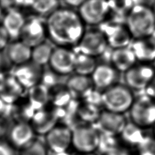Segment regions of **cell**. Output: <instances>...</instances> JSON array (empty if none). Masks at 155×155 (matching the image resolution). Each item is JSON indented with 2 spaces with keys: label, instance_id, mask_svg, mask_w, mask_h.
Segmentation results:
<instances>
[{
  "label": "cell",
  "instance_id": "6da1fadb",
  "mask_svg": "<svg viewBox=\"0 0 155 155\" xmlns=\"http://www.w3.org/2000/svg\"><path fill=\"white\" fill-rule=\"evenodd\" d=\"M45 23L48 38L55 47H76L86 30L78 12L68 7L59 8Z\"/></svg>",
  "mask_w": 155,
  "mask_h": 155
},
{
  "label": "cell",
  "instance_id": "7a4b0ae2",
  "mask_svg": "<svg viewBox=\"0 0 155 155\" xmlns=\"http://www.w3.org/2000/svg\"><path fill=\"white\" fill-rule=\"evenodd\" d=\"M124 23L133 39L150 36L155 31V16L150 6L144 3H135Z\"/></svg>",
  "mask_w": 155,
  "mask_h": 155
},
{
  "label": "cell",
  "instance_id": "3957f363",
  "mask_svg": "<svg viewBox=\"0 0 155 155\" xmlns=\"http://www.w3.org/2000/svg\"><path fill=\"white\" fill-rule=\"evenodd\" d=\"M102 98L104 109L124 114L129 111L135 96L134 92L124 84L117 83L103 91Z\"/></svg>",
  "mask_w": 155,
  "mask_h": 155
},
{
  "label": "cell",
  "instance_id": "277c9868",
  "mask_svg": "<svg viewBox=\"0 0 155 155\" xmlns=\"http://www.w3.org/2000/svg\"><path fill=\"white\" fill-rule=\"evenodd\" d=\"M111 49L130 47L133 37L124 21L109 17L99 26Z\"/></svg>",
  "mask_w": 155,
  "mask_h": 155
},
{
  "label": "cell",
  "instance_id": "5b68a950",
  "mask_svg": "<svg viewBox=\"0 0 155 155\" xmlns=\"http://www.w3.org/2000/svg\"><path fill=\"white\" fill-rule=\"evenodd\" d=\"M101 133L92 124H81L72 129V146L79 153H94L98 148Z\"/></svg>",
  "mask_w": 155,
  "mask_h": 155
},
{
  "label": "cell",
  "instance_id": "8992f818",
  "mask_svg": "<svg viewBox=\"0 0 155 155\" xmlns=\"http://www.w3.org/2000/svg\"><path fill=\"white\" fill-rule=\"evenodd\" d=\"M130 120L141 129L154 127L155 124V100L146 94L135 99L129 110Z\"/></svg>",
  "mask_w": 155,
  "mask_h": 155
},
{
  "label": "cell",
  "instance_id": "52a82bcc",
  "mask_svg": "<svg viewBox=\"0 0 155 155\" xmlns=\"http://www.w3.org/2000/svg\"><path fill=\"white\" fill-rule=\"evenodd\" d=\"M77 12L85 25L92 27H99L111 16L108 0H86Z\"/></svg>",
  "mask_w": 155,
  "mask_h": 155
},
{
  "label": "cell",
  "instance_id": "ba28073f",
  "mask_svg": "<svg viewBox=\"0 0 155 155\" xmlns=\"http://www.w3.org/2000/svg\"><path fill=\"white\" fill-rule=\"evenodd\" d=\"M76 49V52L97 58L105 54L109 46L105 36L99 28L90 29L85 30Z\"/></svg>",
  "mask_w": 155,
  "mask_h": 155
},
{
  "label": "cell",
  "instance_id": "9c48e42d",
  "mask_svg": "<svg viewBox=\"0 0 155 155\" xmlns=\"http://www.w3.org/2000/svg\"><path fill=\"white\" fill-rule=\"evenodd\" d=\"M76 55L73 48L54 47L48 66L58 76H70L74 73Z\"/></svg>",
  "mask_w": 155,
  "mask_h": 155
},
{
  "label": "cell",
  "instance_id": "30bf717a",
  "mask_svg": "<svg viewBox=\"0 0 155 155\" xmlns=\"http://www.w3.org/2000/svg\"><path fill=\"white\" fill-rule=\"evenodd\" d=\"M124 74V84L133 92L145 90L155 75V71L152 64L137 61Z\"/></svg>",
  "mask_w": 155,
  "mask_h": 155
},
{
  "label": "cell",
  "instance_id": "8fae6325",
  "mask_svg": "<svg viewBox=\"0 0 155 155\" xmlns=\"http://www.w3.org/2000/svg\"><path fill=\"white\" fill-rule=\"evenodd\" d=\"M45 136V143L53 154L67 152L72 146V129L67 125L58 124Z\"/></svg>",
  "mask_w": 155,
  "mask_h": 155
},
{
  "label": "cell",
  "instance_id": "7c38bea8",
  "mask_svg": "<svg viewBox=\"0 0 155 155\" xmlns=\"http://www.w3.org/2000/svg\"><path fill=\"white\" fill-rule=\"evenodd\" d=\"M47 31L46 23L38 17L27 18L18 40L32 49L47 41Z\"/></svg>",
  "mask_w": 155,
  "mask_h": 155
},
{
  "label": "cell",
  "instance_id": "4fadbf2b",
  "mask_svg": "<svg viewBox=\"0 0 155 155\" xmlns=\"http://www.w3.org/2000/svg\"><path fill=\"white\" fill-rule=\"evenodd\" d=\"M44 71V67H41L29 61L24 64L15 66L12 74L27 91L41 84Z\"/></svg>",
  "mask_w": 155,
  "mask_h": 155
},
{
  "label": "cell",
  "instance_id": "5bb4252c",
  "mask_svg": "<svg viewBox=\"0 0 155 155\" xmlns=\"http://www.w3.org/2000/svg\"><path fill=\"white\" fill-rule=\"evenodd\" d=\"M127 122L124 114L104 109L101 111L97 122L94 125L101 133L118 137Z\"/></svg>",
  "mask_w": 155,
  "mask_h": 155
},
{
  "label": "cell",
  "instance_id": "9a60e30c",
  "mask_svg": "<svg viewBox=\"0 0 155 155\" xmlns=\"http://www.w3.org/2000/svg\"><path fill=\"white\" fill-rule=\"evenodd\" d=\"M119 74L110 63H98L90 78L95 89L103 92L118 83Z\"/></svg>",
  "mask_w": 155,
  "mask_h": 155
},
{
  "label": "cell",
  "instance_id": "2e32d148",
  "mask_svg": "<svg viewBox=\"0 0 155 155\" xmlns=\"http://www.w3.org/2000/svg\"><path fill=\"white\" fill-rule=\"evenodd\" d=\"M25 91L12 73L2 74L0 79V98L8 105H12L20 101Z\"/></svg>",
  "mask_w": 155,
  "mask_h": 155
},
{
  "label": "cell",
  "instance_id": "e0dca14e",
  "mask_svg": "<svg viewBox=\"0 0 155 155\" xmlns=\"http://www.w3.org/2000/svg\"><path fill=\"white\" fill-rule=\"evenodd\" d=\"M35 135L30 122H17L10 127L8 137L9 143L15 148L21 150L35 139Z\"/></svg>",
  "mask_w": 155,
  "mask_h": 155
},
{
  "label": "cell",
  "instance_id": "ac0fdd59",
  "mask_svg": "<svg viewBox=\"0 0 155 155\" xmlns=\"http://www.w3.org/2000/svg\"><path fill=\"white\" fill-rule=\"evenodd\" d=\"M59 117L54 108L42 109L35 112L30 124L36 134L46 135L58 124Z\"/></svg>",
  "mask_w": 155,
  "mask_h": 155
},
{
  "label": "cell",
  "instance_id": "d6986e66",
  "mask_svg": "<svg viewBox=\"0 0 155 155\" xmlns=\"http://www.w3.org/2000/svg\"><path fill=\"white\" fill-rule=\"evenodd\" d=\"M26 21L25 15L18 8L5 11L1 24L8 34L11 41L19 39Z\"/></svg>",
  "mask_w": 155,
  "mask_h": 155
},
{
  "label": "cell",
  "instance_id": "ffe728a7",
  "mask_svg": "<svg viewBox=\"0 0 155 155\" xmlns=\"http://www.w3.org/2000/svg\"><path fill=\"white\" fill-rule=\"evenodd\" d=\"M130 47L139 62L152 64L155 60V38L152 36L133 39Z\"/></svg>",
  "mask_w": 155,
  "mask_h": 155
},
{
  "label": "cell",
  "instance_id": "44dd1931",
  "mask_svg": "<svg viewBox=\"0 0 155 155\" xmlns=\"http://www.w3.org/2000/svg\"><path fill=\"white\" fill-rule=\"evenodd\" d=\"M4 51L10 64L14 67L31 61V48L20 40L10 41Z\"/></svg>",
  "mask_w": 155,
  "mask_h": 155
},
{
  "label": "cell",
  "instance_id": "7402d4cb",
  "mask_svg": "<svg viewBox=\"0 0 155 155\" xmlns=\"http://www.w3.org/2000/svg\"><path fill=\"white\" fill-rule=\"evenodd\" d=\"M137 62V59L130 47L111 49L109 63L120 73H124Z\"/></svg>",
  "mask_w": 155,
  "mask_h": 155
},
{
  "label": "cell",
  "instance_id": "603a6c76",
  "mask_svg": "<svg viewBox=\"0 0 155 155\" xmlns=\"http://www.w3.org/2000/svg\"><path fill=\"white\" fill-rule=\"evenodd\" d=\"M66 87L74 98H84L88 93L94 89L90 77L73 74L65 83Z\"/></svg>",
  "mask_w": 155,
  "mask_h": 155
},
{
  "label": "cell",
  "instance_id": "cb8c5ba5",
  "mask_svg": "<svg viewBox=\"0 0 155 155\" xmlns=\"http://www.w3.org/2000/svg\"><path fill=\"white\" fill-rule=\"evenodd\" d=\"M27 101L36 111L46 108L50 102V90L43 84H39L29 89Z\"/></svg>",
  "mask_w": 155,
  "mask_h": 155
},
{
  "label": "cell",
  "instance_id": "d4e9b609",
  "mask_svg": "<svg viewBox=\"0 0 155 155\" xmlns=\"http://www.w3.org/2000/svg\"><path fill=\"white\" fill-rule=\"evenodd\" d=\"M145 136L143 129L137 126L132 122H128L124 129L119 135L121 143H124L127 146L137 148Z\"/></svg>",
  "mask_w": 155,
  "mask_h": 155
},
{
  "label": "cell",
  "instance_id": "484cf974",
  "mask_svg": "<svg viewBox=\"0 0 155 155\" xmlns=\"http://www.w3.org/2000/svg\"><path fill=\"white\" fill-rule=\"evenodd\" d=\"M74 98L66 85H58L50 89V102L53 107L63 108L68 106Z\"/></svg>",
  "mask_w": 155,
  "mask_h": 155
},
{
  "label": "cell",
  "instance_id": "4316f807",
  "mask_svg": "<svg viewBox=\"0 0 155 155\" xmlns=\"http://www.w3.org/2000/svg\"><path fill=\"white\" fill-rule=\"evenodd\" d=\"M97 64V58L77 52L73 74L90 77Z\"/></svg>",
  "mask_w": 155,
  "mask_h": 155
},
{
  "label": "cell",
  "instance_id": "83f0119b",
  "mask_svg": "<svg viewBox=\"0 0 155 155\" xmlns=\"http://www.w3.org/2000/svg\"><path fill=\"white\" fill-rule=\"evenodd\" d=\"M54 47L45 41L31 49V61L41 67L48 66Z\"/></svg>",
  "mask_w": 155,
  "mask_h": 155
},
{
  "label": "cell",
  "instance_id": "f1b7e54d",
  "mask_svg": "<svg viewBox=\"0 0 155 155\" xmlns=\"http://www.w3.org/2000/svg\"><path fill=\"white\" fill-rule=\"evenodd\" d=\"M100 107L84 102L79 103L76 112L77 116L85 124L94 125L97 122L101 113Z\"/></svg>",
  "mask_w": 155,
  "mask_h": 155
},
{
  "label": "cell",
  "instance_id": "f546056e",
  "mask_svg": "<svg viewBox=\"0 0 155 155\" xmlns=\"http://www.w3.org/2000/svg\"><path fill=\"white\" fill-rule=\"evenodd\" d=\"M29 6L38 16L47 17L60 8V0H30Z\"/></svg>",
  "mask_w": 155,
  "mask_h": 155
},
{
  "label": "cell",
  "instance_id": "4dcf8cb0",
  "mask_svg": "<svg viewBox=\"0 0 155 155\" xmlns=\"http://www.w3.org/2000/svg\"><path fill=\"white\" fill-rule=\"evenodd\" d=\"M10 109L17 122H30L36 112L28 101L21 102V99L10 106Z\"/></svg>",
  "mask_w": 155,
  "mask_h": 155
},
{
  "label": "cell",
  "instance_id": "1f68e13d",
  "mask_svg": "<svg viewBox=\"0 0 155 155\" xmlns=\"http://www.w3.org/2000/svg\"><path fill=\"white\" fill-rule=\"evenodd\" d=\"M120 144L121 141L117 136L101 133L100 141L97 150L99 151L102 155L108 154L121 148Z\"/></svg>",
  "mask_w": 155,
  "mask_h": 155
},
{
  "label": "cell",
  "instance_id": "d6a6232c",
  "mask_svg": "<svg viewBox=\"0 0 155 155\" xmlns=\"http://www.w3.org/2000/svg\"><path fill=\"white\" fill-rule=\"evenodd\" d=\"M111 15L125 20V17L135 3L134 0H108Z\"/></svg>",
  "mask_w": 155,
  "mask_h": 155
},
{
  "label": "cell",
  "instance_id": "836d02e7",
  "mask_svg": "<svg viewBox=\"0 0 155 155\" xmlns=\"http://www.w3.org/2000/svg\"><path fill=\"white\" fill-rule=\"evenodd\" d=\"M18 155H48V148L46 143L34 139L28 145L19 150Z\"/></svg>",
  "mask_w": 155,
  "mask_h": 155
},
{
  "label": "cell",
  "instance_id": "e575fe53",
  "mask_svg": "<svg viewBox=\"0 0 155 155\" xmlns=\"http://www.w3.org/2000/svg\"><path fill=\"white\" fill-rule=\"evenodd\" d=\"M136 150L137 155H155V136L145 135Z\"/></svg>",
  "mask_w": 155,
  "mask_h": 155
},
{
  "label": "cell",
  "instance_id": "d590c367",
  "mask_svg": "<svg viewBox=\"0 0 155 155\" xmlns=\"http://www.w3.org/2000/svg\"><path fill=\"white\" fill-rule=\"evenodd\" d=\"M85 103L101 107H103L102 92L94 88L83 98Z\"/></svg>",
  "mask_w": 155,
  "mask_h": 155
},
{
  "label": "cell",
  "instance_id": "8d00e7d4",
  "mask_svg": "<svg viewBox=\"0 0 155 155\" xmlns=\"http://www.w3.org/2000/svg\"><path fill=\"white\" fill-rule=\"evenodd\" d=\"M11 41L4 27L0 24V51H4Z\"/></svg>",
  "mask_w": 155,
  "mask_h": 155
},
{
  "label": "cell",
  "instance_id": "74e56055",
  "mask_svg": "<svg viewBox=\"0 0 155 155\" xmlns=\"http://www.w3.org/2000/svg\"><path fill=\"white\" fill-rule=\"evenodd\" d=\"M0 155H17L15 148L9 142L0 141Z\"/></svg>",
  "mask_w": 155,
  "mask_h": 155
},
{
  "label": "cell",
  "instance_id": "f35d334b",
  "mask_svg": "<svg viewBox=\"0 0 155 155\" xmlns=\"http://www.w3.org/2000/svg\"><path fill=\"white\" fill-rule=\"evenodd\" d=\"M20 4H21V0H0V6L4 11L12 8H18L17 6Z\"/></svg>",
  "mask_w": 155,
  "mask_h": 155
},
{
  "label": "cell",
  "instance_id": "ab89813d",
  "mask_svg": "<svg viewBox=\"0 0 155 155\" xmlns=\"http://www.w3.org/2000/svg\"><path fill=\"white\" fill-rule=\"evenodd\" d=\"M144 94L155 100V75L144 90Z\"/></svg>",
  "mask_w": 155,
  "mask_h": 155
},
{
  "label": "cell",
  "instance_id": "60d3db41",
  "mask_svg": "<svg viewBox=\"0 0 155 155\" xmlns=\"http://www.w3.org/2000/svg\"><path fill=\"white\" fill-rule=\"evenodd\" d=\"M8 66H10L4 51H0V74H4Z\"/></svg>",
  "mask_w": 155,
  "mask_h": 155
},
{
  "label": "cell",
  "instance_id": "b9f144b4",
  "mask_svg": "<svg viewBox=\"0 0 155 155\" xmlns=\"http://www.w3.org/2000/svg\"><path fill=\"white\" fill-rule=\"evenodd\" d=\"M85 1L86 0H63V2L66 5V7L72 9H74L76 8L78 9Z\"/></svg>",
  "mask_w": 155,
  "mask_h": 155
},
{
  "label": "cell",
  "instance_id": "7bdbcfd3",
  "mask_svg": "<svg viewBox=\"0 0 155 155\" xmlns=\"http://www.w3.org/2000/svg\"><path fill=\"white\" fill-rule=\"evenodd\" d=\"M10 105H8L4 101L0 98V117H4L8 112L10 111Z\"/></svg>",
  "mask_w": 155,
  "mask_h": 155
},
{
  "label": "cell",
  "instance_id": "ee69618b",
  "mask_svg": "<svg viewBox=\"0 0 155 155\" xmlns=\"http://www.w3.org/2000/svg\"><path fill=\"white\" fill-rule=\"evenodd\" d=\"M105 155H130L129 152H127L125 150L122 149V148L119 149L118 150H117L114 152H112V153L105 154Z\"/></svg>",
  "mask_w": 155,
  "mask_h": 155
},
{
  "label": "cell",
  "instance_id": "f6af8a7d",
  "mask_svg": "<svg viewBox=\"0 0 155 155\" xmlns=\"http://www.w3.org/2000/svg\"><path fill=\"white\" fill-rule=\"evenodd\" d=\"M150 6L152 10V12H153L154 15L155 16V0H153V1L152 2V3L150 5Z\"/></svg>",
  "mask_w": 155,
  "mask_h": 155
},
{
  "label": "cell",
  "instance_id": "bcb514c9",
  "mask_svg": "<svg viewBox=\"0 0 155 155\" xmlns=\"http://www.w3.org/2000/svg\"><path fill=\"white\" fill-rule=\"evenodd\" d=\"M4 10L1 7V6H0V21L2 20V18H3V17H4Z\"/></svg>",
  "mask_w": 155,
  "mask_h": 155
},
{
  "label": "cell",
  "instance_id": "7dc6e473",
  "mask_svg": "<svg viewBox=\"0 0 155 155\" xmlns=\"http://www.w3.org/2000/svg\"><path fill=\"white\" fill-rule=\"evenodd\" d=\"M53 155H71L70 154H68V151L67 152H63V153H60V154H53L52 153Z\"/></svg>",
  "mask_w": 155,
  "mask_h": 155
},
{
  "label": "cell",
  "instance_id": "c3c4849f",
  "mask_svg": "<svg viewBox=\"0 0 155 155\" xmlns=\"http://www.w3.org/2000/svg\"><path fill=\"white\" fill-rule=\"evenodd\" d=\"M76 155H97V154H94V153H85V154H84V153H78Z\"/></svg>",
  "mask_w": 155,
  "mask_h": 155
},
{
  "label": "cell",
  "instance_id": "681fc988",
  "mask_svg": "<svg viewBox=\"0 0 155 155\" xmlns=\"http://www.w3.org/2000/svg\"><path fill=\"white\" fill-rule=\"evenodd\" d=\"M152 65L153 66V68H154V71H155V60L153 61V62L152 63Z\"/></svg>",
  "mask_w": 155,
  "mask_h": 155
},
{
  "label": "cell",
  "instance_id": "f907efd6",
  "mask_svg": "<svg viewBox=\"0 0 155 155\" xmlns=\"http://www.w3.org/2000/svg\"><path fill=\"white\" fill-rule=\"evenodd\" d=\"M154 136H155V124L154 126Z\"/></svg>",
  "mask_w": 155,
  "mask_h": 155
},
{
  "label": "cell",
  "instance_id": "816d5d0a",
  "mask_svg": "<svg viewBox=\"0 0 155 155\" xmlns=\"http://www.w3.org/2000/svg\"><path fill=\"white\" fill-rule=\"evenodd\" d=\"M2 74H0V79H1V76H2Z\"/></svg>",
  "mask_w": 155,
  "mask_h": 155
}]
</instances>
